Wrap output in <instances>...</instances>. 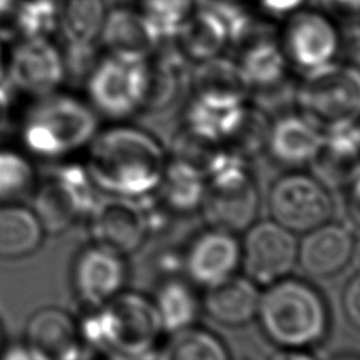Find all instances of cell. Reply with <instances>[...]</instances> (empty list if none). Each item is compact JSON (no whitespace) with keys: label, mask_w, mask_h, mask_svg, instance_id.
<instances>
[{"label":"cell","mask_w":360,"mask_h":360,"mask_svg":"<svg viewBox=\"0 0 360 360\" xmlns=\"http://www.w3.org/2000/svg\"><path fill=\"white\" fill-rule=\"evenodd\" d=\"M193 98L217 105L238 107L246 104L252 86L239 62L222 55L197 62L190 76Z\"/></svg>","instance_id":"cell-19"},{"label":"cell","mask_w":360,"mask_h":360,"mask_svg":"<svg viewBox=\"0 0 360 360\" xmlns=\"http://www.w3.org/2000/svg\"><path fill=\"white\" fill-rule=\"evenodd\" d=\"M8 83L13 89L42 97L63 82L62 53L48 38H22L11 52Z\"/></svg>","instance_id":"cell-14"},{"label":"cell","mask_w":360,"mask_h":360,"mask_svg":"<svg viewBox=\"0 0 360 360\" xmlns=\"http://www.w3.org/2000/svg\"><path fill=\"white\" fill-rule=\"evenodd\" d=\"M45 235L31 207L0 202V259L17 260L34 255Z\"/></svg>","instance_id":"cell-24"},{"label":"cell","mask_w":360,"mask_h":360,"mask_svg":"<svg viewBox=\"0 0 360 360\" xmlns=\"http://www.w3.org/2000/svg\"><path fill=\"white\" fill-rule=\"evenodd\" d=\"M38 181L27 153L0 148V202H20L31 195Z\"/></svg>","instance_id":"cell-30"},{"label":"cell","mask_w":360,"mask_h":360,"mask_svg":"<svg viewBox=\"0 0 360 360\" xmlns=\"http://www.w3.org/2000/svg\"><path fill=\"white\" fill-rule=\"evenodd\" d=\"M316 7L332 15L357 20L360 18V0H314Z\"/></svg>","instance_id":"cell-37"},{"label":"cell","mask_w":360,"mask_h":360,"mask_svg":"<svg viewBox=\"0 0 360 360\" xmlns=\"http://www.w3.org/2000/svg\"><path fill=\"white\" fill-rule=\"evenodd\" d=\"M148 73V60L127 62L111 55L98 60L86 82L94 111L117 121L142 111Z\"/></svg>","instance_id":"cell-8"},{"label":"cell","mask_w":360,"mask_h":360,"mask_svg":"<svg viewBox=\"0 0 360 360\" xmlns=\"http://www.w3.org/2000/svg\"><path fill=\"white\" fill-rule=\"evenodd\" d=\"M21 0H0V39L18 37V8Z\"/></svg>","instance_id":"cell-36"},{"label":"cell","mask_w":360,"mask_h":360,"mask_svg":"<svg viewBox=\"0 0 360 360\" xmlns=\"http://www.w3.org/2000/svg\"><path fill=\"white\" fill-rule=\"evenodd\" d=\"M239 65L250 82L252 91H262L285 83L290 66L276 38L257 39L243 45Z\"/></svg>","instance_id":"cell-27"},{"label":"cell","mask_w":360,"mask_h":360,"mask_svg":"<svg viewBox=\"0 0 360 360\" xmlns=\"http://www.w3.org/2000/svg\"><path fill=\"white\" fill-rule=\"evenodd\" d=\"M321 158L347 170L360 160V121L323 131Z\"/></svg>","instance_id":"cell-32"},{"label":"cell","mask_w":360,"mask_h":360,"mask_svg":"<svg viewBox=\"0 0 360 360\" xmlns=\"http://www.w3.org/2000/svg\"><path fill=\"white\" fill-rule=\"evenodd\" d=\"M297 263L312 278H328L340 273L352 260L356 242L346 225L332 219L302 233Z\"/></svg>","instance_id":"cell-16"},{"label":"cell","mask_w":360,"mask_h":360,"mask_svg":"<svg viewBox=\"0 0 360 360\" xmlns=\"http://www.w3.org/2000/svg\"><path fill=\"white\" fill-rule=\"evenodd\" d=\"M18 37L48 38L58 30V0H21Z\"/></svg>","instance_id":"cell-33"},{"label":"cell","mask_w":360,"mask_h":360,"mask_svg":"<svg viewBox=\"0 0 360 360\" xmlns=\"http://www.w3.org/2000/svg\"><path fill=\"white\" fill-rule=\"evenodd\" d=\"M100 42L117 59L145 62L158 52L162 38L141 10L121 6L107 11Z\"/></svg>","instance_id":"cell-18"},{"label":"cell","mask_w":360,"mask_h":360,"mask_svg":"<svg viewBox=\"0 0 360 360\" xmlns=\"http://www.w3.org/2000/svg\"><path fill=\"white\" fill-rule=\"evenodd\" d=\"M342 308L349 323L360 330V270L349 278L343 288Z\"/></svg>","instance_id":"cell-35"},{"label":"cell","mask_w":360,"mask_h":360,"mask_svg":"<svg viewBox=\"0 0 360 360\" xmlns=\"http://www.w3.org/2000/svg\"><path fill=\"white\" fill-rule=\"evenodd\" d=\"M159 354L160 360H231L224 340L197 325L169 333V339L159 349Z\"/></svg>","instance_id":"cell-28"},{"label":"cell","mask_w":360,"mask_h":360,"mask_svg":"<svg viewBox=\"0 0 360 360\" xmlns=\"http://www.w3.org/2000/svg\"><path fill=\"white\" fill-rule=\"evenodd\" d=\"M4 79V62H3V51L0 45V82Z\"/></svg>","instance_id":"cell-45"},{"label":"cell","mask_w":360,"mask_h":360,"mask_svg":"<svg viewBox=\"0 0 360 360\" xmlns=\"http://www.w3.org/2000/svg\"><path fill=\"white\" fill-rule=\"evenodd\" d=\"M93 107L65 94H46L25 114L21 141L28 155L48 160L66 158L87 146L98 132Z\"/></svg>","instance_id":"cell-3"},{"label":"cell","mask_w":360,"mask_h":360,"mask_svg":"<svg viewBox=\"0 0 360 360\" xmlns=\"http://www.w3.org/2000/svg\"><path fill=\"white\" fill-rule=\"evenodd\" d=\"M323 131L300 112L281 114L270 122L266 148L270 158L291 170H298L321 156Z\"/></svg>","instance_id":"cell-17"},{"label":"cell","mask_w":360,"mask_h":360,"mask_svg":"<svg viewBox=\"0 0 360 360\" xmlns=\"http://www.w3.org/2000/svg\"><path fill=\"white\" fill-rule=\"evenodd\" d=\"M87 146L83 166L98 191L127 198L156 193L167 153L150 132L134 125H114L98 131Z\"/></svg>","instance_id":"cell-1"},{"label":"cell","mask_w":360,"mask_h":360,"mask_svg":"<svg viewBox=\"0 0 360 360\" xmlns=\"http://www.w3.org/2000/svg\"><path fill=\"white\" fill-rule=\"evenodd\" d=\"M108 360H160L159 347L148 349L143 352H135V353H112L107 354Z\"/></svg>","instance_id":"cell-43"},{"label":"cell","mask_w":360,"mask_h":360,"mask_svg":"<svg viewBox=\"0 0 360 360\" xmlns=\"http://www.w3.org/2000/svg\"><path fill=\"white\" fill-rule=\"evenodd\" d=\"M346 194L352 215L360 224V160L347 170Z\"/></svg>","instance_id":"cell-38"},{"label":"cell","mask_w":360,"mask_h":360,"mask_svg":"<svg viewBox=\"0 0 360 360\" xmlns=\"http://www.w3.org/2000/svg\"><path fill=\"white\" fill-rule=\"evenodd\" d=\"M97 193L83 165L63 163L37 181L30 195L31 210L45 233L59 235L89 217L98 201Z\"/></svg>","instance_id":"cell-6"},{"label":"cell","mask_w":360,"mask_h":360,"mask_svg":"<svg viewBox=\"0 0 360 360\" xmlns=\"http://www.w3.org/2000/svg\"><path fill=\"white\" fill-rule=\"evenodd\" d=\"M298 242L273 219L255 221L240 240V266L257 285H269L292 271L297 264Z\"/></svg>","instance_id":"cell-9"},{"label":"cell","mask_w":360,"mask_h":360,"mask_svg":"<svg viewBox=\"0 0 360 360\" xmlns=\"http://www.w3.org/2000/svg\"><path fill=\"white\" fill-rule=\"evenodd\" d=\"M156 307L163 333H173L193 325L202 311V302L193 283L181 278H167L152 298Z\"/></svg>","instance_id":"cell-25"},{"label":"cell","mask_w":360,"mask_h":360,"mask_svg":"<svg viewBox=\"0 0 360 360\" xmlns=\"http://www.w3.org/2000/svg\"><path fill=\"white\" fill-rule=\"evenodd\" d=\"M298 112L322 131L360 121V68L330 62L305 72L295 87Z\"/></svg>","instance_id":"cell-5"},{"label":"cell","mask_w":360,"mask_h":360,"mask_svg":"<svg viewBox=\"0 0 360 360\" xmlns=\"http://www.w3.org/2000/svg\"><path fill=\"white\" fill-rule=\"evenodd\" d=\"M207 188L202 165L176 155L167 158L156 194L170 212L191 214L201 210Z\"/></svg>","instance_id":"cell-22"},{"label":"cell","mask_w":360,"mask_h":360,"mask_svg":"<svg viewBox=\"0 0 360 360\" xmlns=\"http://www.w3.org/2000/svg\"><path fill=\"white\" fill-rule=\"evenodd\" d=\"M332 360H360V357L353 356V354H342V356H336Z\"/></svg>","instance_id":"cell-44"},{"label":"cell","mask_w":360,"mask_h":360,"mask_svg":"<svg viewBox=\"0 0 360 360\" xmlns=\"http://www.w3.org/2000/svg\"><path fill=\"white\" fill-rule=\"evenodd\" d=\"M201 212L211 228L232 233L245 232L259 212V191L255 180L224 188L208 187Z\"/></svg>","instance_id":"cell-20"},{"label":"cell","mask_w":360,"mask_h":360,"mask_svg":"<svg viewBox=\"0 0 360 360\" xmlns=\"http://www.w3.org/2000/svg\"><path fill=\"white\" fill-rule=\"evenodd\" d=\"M24 342L45 360H82L87 350L80 321L58 307H44L31 314Z\"/></svg>","instance_id":"cell-15"},{"label":"cell","mask_w":360,"mask_h":360,"mask_svg":"<svg viewBox=\"0 0 360 360\" xmlns=\"http://www.w3.org/2000/svg\"><path fill=\"white\" fill-rule=\"evenodd\" d=\"M280 46L288 63L305 73L335 60L340 35L326 13L319 8H300L285 17Z\"/></svg>","instance_id":"cell-10"},{"label":"cell","mask_w":360,"mask_h":360,"mask_svg":"<svg viewBox=\"0 0 360 360\" xmlns=\"http://www.w3.org/2000/svg\"><path fill=\"white\" fill-rule=\"evenodd\" d=\"M195 4V0H142L141 11L163 41L176 37Z\"/></svg>","instance_id":"cell-31"},{"label":"cell","mask_w":360,"mask_h":360,"mask_svg":"<svg viewBox=\"0 0 360 360\" xmlns=\"http://www.w3.org/2000/svg\"><path fill=\"white\" fill-rule=\"evenodd\" d=\"M269 360H318L308 349H281L278 347Z\"/></svg>","instance_id":"cell-42"},{"label":"cell","mask_w":360,"mask_h":360,"mask_svg":"<svg viewBox=\"0 0 360 360\" xmlns=\"http://www.w3.org/2000/svg\"><path fill=\"white\" fill-rule=\"evenodd\" d=\"M108 0H58V30L63 44L97 45Z\"/></svg>","instance_id":"cell-26"},{"label":"cell","mask_w":360,"mask_h":360,"mask_svg":"<svg viewBox=\"0 0 360 360\" xmlns=\"http://www.w3.org/2000/svg\"><path fill=\"white\" fill-rule=\"evenodd\" d=\"M255 319L264 336L281 349H309L322 342L329 329V311L321 292L290 276L266 285Z\"/></svg>","instance_id":"cell-2"},{"label":"cell","mask_w":360,"mask_h":360,"mask_svg":"<svg viewBox=\"0 0 360 360\" xmlns=\"http://www.w3.org/2000/svg\"><path fill=\"white\" fill-rule=\"evenodd\" d=\"M183 55L160 53L152 63L148 62V86L142 111L158 112L169 107L183 86Z\"/></svg>","instance_id":"cell-29"},{"label":"cell","mask_w":360,"mask_h":360,"mask_svg":"<svg viewBox=\"0 0 360 360\" xmlns=\"http://www.w3.org/2000/svg\"><path fill=\"white\" fill-rule=\"evenodd\" d=\"M181 267L194 285L204 290L214 287L235 276L240 267V240L236 233L210 226L190 242Z\"/></svg>","instance_id":"cell-13"},{"label":"cell","mask_w":360,"mask_h":360,"mask_svg":"<svg viewBox=\"0 0 360 360\" xmlns=\"http://www.w3.org/2000/svg\"><path fill=\"white\" fill-rule=\"evenodd\" d=\"M13 86L8 80L0 82V139L10 131L13 121Z\"/></svg>","instance_id":"cell-40"},{"label":"cell","mask_w":360,"mask_h":360,"mask_svg":"<svg viewBox=\"0 0 360 360\" xmlns=\"http://www.w3.org/2000/svg\"><path fill=\"white\" fill-rule=\"evenodd\" d=\"M86 221L91 242L124 256L141 249L150 235L139 198H98Z\"/></svg>","instance_id":"cell-11"},{"label":"cell","mask_w":360,"mask_h":360,"mask_svg":"<svg viewBox=\"0 0 360 360\" xmlns=\"http://www.w3.org/2000/svg\"><path fill=\"white\" fill-rule=\"evenodd\" d=\"M63 80L73 87L86 84L94 66L98 62L97 45L65 44L63 53Z\"/></svg>","instance_id":"cell-34"},{"label":"cell","mask_w":360,"mask_h":360,"mask_svg":"<svg viewBox=\"0 0 360 360\" xmlns=\"http://www.w3.org/2000/svg\"><path fill=\"white\" fill-rule=\"evenodd\" d=\"M0 360H45L24 340L11 343L4 350H0Z\"/></svg>","instance_id":"cell-41"},{"label":"cell","mask_w":360,"mask_h":360,"mask_svg":"<svg viewBox=\"0 0 360 360\" xmlns=\"http://www.w3.org/2000/svg\"><path fill=\"white\" fill-rule=\"evenodd\" d=\"M125 257L94 242L79 250L72 264L70 280L75 294L87 308L100 307L125 290Z\"/></svg>","instance_id":"cell-12"},{"label":"cell","mask_w":360,"mask_h":360,"mask_svg":"<svg viewBox=\"0 0 360 360\" xmlns=\"http://www.w3.org/2000/svg\"><path fill=\"white\" fill-rule=\"evenodd\" d=\"M179 52L194 62H201L222 53L229 45L225 21L211 8L195 4V8L181 25L176 37Z\"/></svg>","instance_id":"cell-23"},{"label":"cell","mask_w":360,"mask_h":360,"mask_svg":"<svg viewBox=\"0 0 360 360\" xmlns=\"http://www.w3.org/2000/svg\"><path fill=\"white\" fill-rule=\"evenodd\" d=\"M260 291L246 276H232L205 290L201 302L202 311L215 322L236 328L256 318Z\"/></svg>","instance_id":"cell-21"},{"label":"cell","mask_w":360,"mask_h":360,"mask_svg":"<svg viewBox=\"0 0 360 360\" xmlns=\"http://www.w3.org/2000/svg\"><path fill=\"white\" fill-rule=\"evenodd\" d=\"M271 219L292 233H305L329 221L333 200L325 184L315 176L290 170L277 177L267 195Z\"/></svg>","instance_id":"cell-7"},{"label":"cell","mask_w":360,"mask_h":360,"mask_svg":"<svg viewBox=\"0 0 360 360\" xmlns=\"http://www.w3.org/2000/svg\"><path fill=\"white\" fill-rule=\"evenodd\" d=\"M307 0H257L259 7L273 18H285L302 8Z\"/></svg>","instance_id":"cell-39"},{"label":"cell","mask_w":360,"mask_h":360,"mask_svg":"<svg viewBox=\"0 0 360 360\" xmlns=\"http://www.w3.org/2000/svg\"><path fill=\"white\" fill-rule=\"evenodd\" d=\"M80 321L87 349L105 354L135 353L153 349L163 333L153 300L131 290H122L108 302L87 308Z\"/></svg>","instance_id":"cell-4"},{"label":"cell","mask_w":360,"mask_h":360,"mask_svg":"<svg viewBox=\"0 0 360 360\" xmlns=\"http://www.w3.org/2000/svg\"><path fill=\"white\" fill-rule=\"evenodd\" d=\"M1 345H3V332H1V326H0V350H1Z\"/></svg>","instance_id":"cell-46"}]
</instances>
